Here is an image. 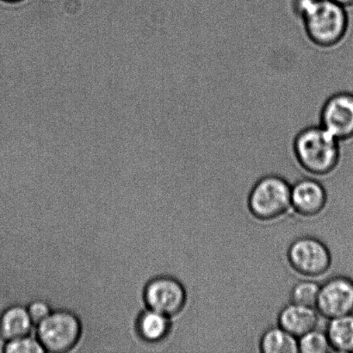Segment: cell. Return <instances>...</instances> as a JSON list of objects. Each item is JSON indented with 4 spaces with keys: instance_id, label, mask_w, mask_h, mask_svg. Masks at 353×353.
<instances>
[{
    "instance_id": "obj_5",
    "label": "cell",
    "mask_w": 353,
    "mask_h": 353,
    "mask_svg": "<svg viewBox=\"0 0 353 353\" xmlns=\"http://www.w3.org/2000/svg\"><path fill=\"white\" fill-rule=\"evenodd\" d=\"M81 334V323L75 314L65 310L51 312L37 324V339L45 351L65 352L77 343Z\"/></svg>"
},
{
    "instance_id": "obj_17",
    "label": "cell",
    "mask_w": 353,
    "mask_h": 353,
    "mask_svg": "<svg viewBox=\"0 0 353 353\" xmlns=\"http://www.w3.org/2000/svg\"><path fill=\"white\" fill-rule=\"evenodd\" d=\"M6 353H43L45 351L43 345L38 339L26 335L7 341L3 347Z\"/></svg>"
},
{
    "instance_id": "obj_9",
    "label": "cell",
    "mask_w": 353,
    "mask_h": 353,
    "mask_svg": "<svg viewBox=\"0 0 353 353\" xmlns=\"http://www.w3.org/2000/svg\"><path fill=\"white\" fill-rule=\"evenodd\" d=\"M292 209L304 217H313L323 212L327 202V193L316 179L303 178L292 185Z\"/></svg>"
},
{
    "instance_id": "obj_1",
    "label": "cell",
    "mask_w": 353,
    "mask_h": 353,
    "mask_svg": "<svg viewBox=\"0 0 353 353\" xmlns=\"http://www.w3.org/2000/svg\"><path fill=\"white\" fill-rule=\"evenodd\" d=\"M299 19L310 43L325 50L343 43L350 27L347 9L332 0H312Z\"/></svg>"
},
{
    "instance_id": "obj_2",
    "label": "cell",
    "mask_w": 353,
    "mask_h": 353,
    "mask_svg": "<svg viewBox=\"0 0 353 353\" xmlns=\"http://www.w3.org/2000/svg\"><path fill=\"white\" fill-rule=\"evenodd\" d=\"M297 163L310 174H332L340 164L341 141L321 125L304 128L293 141Z\"/></svg>"
},
{
    "instance_id": "obj_14",
    "label": "cell",
    "mask_w": 353,
    "mask_h": 353,
    "mask_svg": "<svg viewBox=\"0 0 353 353\" xmlns=\"http://www.w3.org/2000/svg\"><path fill=\"white\" fill-rule=\"evenodd\" d=\"M259 350L263 353H299V339L278 325L263 333Z\"/></svg>"
},
{
    "instance_id": "obj_10",
    "label": "cell",
    "mask_w": 353,
    "mask_h": 353,
    "mask_svg": "<svg viewBox=\"0 0 353 353\" xmlns=\"http://www.w3.org/2000/svg\"><path fill=\"white\" fill-rule=\"evenodd\" d=\"M319 313L316 307L300 305L290 302L283 307L278 316V325L299 339L316 328Z\"/></svg>"
},
{
    "instance_id": "obj_18",
    "label": "cell",
    "mask_w": 353,
    "mask_h": 353,
    "mask_svg": "<svg viewBox=\"0 0 353 353\" xmlns=\"http://www.w3.org/2000/svg\"><path fill=\"white\" fill-rule=\"evenodd\" d=\"M27 310L29 312L30 319L36 325L46 319L52 312L50 307L46 303L43 302V301H34V302L30 304Z\"/></svg>"
},
{
    "instance_id": "obj_11",
    "label": "cell",
    "mask_w": 353,
    "mask_h": 353,
    "mask_svg": "<svg viewBox=\"0 0 353 353\" xmlns=\"http://www.w3.org/2000/svg\"><path fill=\"white\" fill-rule=\"evenodd\" d=\"M33 324L26 307L12 306L0 317V335L6 341L26 336L32 330Z\"/></svg>"
},
{
    "instance_id": "obj_4",
    "label": "cell",
    "mask_w": 353,
    "mask_h": 353,
    "mask_svg": "<svg viewBox=\"0 0 353 353\" xmlns=\"http://www.w3.org/2000/svg\"><path fill=\"white\" fill-rule=\"evenodd\" d=\"M287 259L294 271L307 278L324 275L332 265L330 248L313 236L296 239L287 251Z\"/></svg>"
},
{
    "instance_id": "obj_6",
    "label": "cell",
    "mask_w": 353,
    "mask_h": 353,
    "mask_svg": "<svg viewBox=\"0 0 353 353\" xmlns=\"http://www.w3.org/2000/svg\"><path fill=\"white\" fill-rule=\"evenodd\" d=\"M320 125L341 143L353 139V92H338L321 107Z\"/></svg>"
},
{
    "instance_id": "obj_21",
    "label": "cell",
    "mask_w": 353,
    "mask_h": 353,
    "mask_svg": "<svg viewBox=\"0 0 353 353\" xmlns=\"http://www.w3.org/2000/svg\"><path fill=\"white\" fill-rule=\"evenodd\" d=\"M105 98H106V96H105ZM106 103H107V101H106ZM107 107H108V105H107ZM108 112H109V110H108ZM109 117H110V115H109ZM110 126H112V124H110ZM112 134H113V133H112ZM113 139H114V137H113Z\"/></svg>"
},
{
    "instance_id": "obj_7",
    "label": "cell",
    "mask_w": 353,
    "mask_h": 353,
    "mask_svg": "<svg viewBox=\"0 0 353 353\" xmlns=\"http://www.w3.org/2000/svg\"><path fill=\"white\" fill-rule=\"evenodd\" d=\"M316 309L328 320L352 314L353 280L342 275L327 279L320 286Z\"/></svg>"
},
{
    "instance_id": "obj_12",
    "label": "cell",
    "mask_w": 353,
    "mask_h": 353,
    "mask_svg": "<svg viewBox=\"0 0 353 353\" xmlns=\"http://www.w3.org/2000/svg\"><path fill=\"white\" fill-rule=\"evenodd\" d=\"M326 334L332 351L353 353V314L330 319Z\"/></svg>"
},
{
    "instance_id": "obj_19",
    "label": "cell",
    "mask_w": 353,
    "mask_h": 353,
    "mask_svg": "<svg viewBox=\"0 0 353 353\" xmlns=\"http://www.w3.org/2000/svg\"><path fill=\"white\" fill-rule=\"evenodd\" d=\"M332 1L338 3V5L343 6L345 9L351 8V7H353V0H332Z\"/></svg>"
},
{
    "instance_id": "obj_15",
    "label": "cell",
    "mask_w": 353,
    "mask_h": 353,
    "mask_svg": "<svg viewBox=\"0 0 353 353\" xmlns=\"http://www.w3.org/2000/svg\"><path fill=\"white\" fill-rule=\"evenodd\" d=\"M320 286L317 283L310 281V280H303V281L296 283L290 292L292 303L316 307Z\"/></svg>"
},
{
    "instance_id": "obj_16",
    "label": "cell",
    "mask_w": 353,
    "mask_h": 353,
    "mask_svg": "<svg viewBox=\"0 0 353 353\" xmlns=\"http://www.w3.org/2000/svg\"><path fill=\"white\" fill-rule=\"evenodd\" d=\"M299 350L302 353H326L332 351L326 333L316 328L299 338Z\"/></svg>"
},
{
    "instance_id": "obj_13",
    "label": "cell",
    "mask_w": 353,
    "mask_h": 353,
    "mask_svg": "<svg viewBox=\"0 0 353 353\" xmlns=\"http://www.w3.org/2000/svg\"><path fill=\"white\" fill-rule=\"evenodd\" d=\"M137 327L138 333L144 340L151 342L161 341L170 332V317L150 309L141 314Z\"/></svg>"
},
{
    "instance_id": "obj_8",
    "label": "cell",
    "mask_w": 353,
    "mask_h": 353,
    "mask_svg": "<svg viewBox=\"0 0 353 353\" xmlns=\"http://www.w3.org/2000/svg\"><path fill=\"white\" fill-rule=\"evenodd\" d=\"M186 300L185 287L172 276H159L152 280L145 290V301L150 309L169 317L181 312Z\"/></svg>"
},
{
    "instance_id": "obj_3",
    "label": "cell",
    "mask_w": 353,
    "mask_h": 353,
    "mask_svg": "<svg viewBox=\"0 0 353 353\" xmlns=\"http://www.w3.org/2000/svg\"><path fill=\"white\" fill-rule=\"evenodd\" d=\"M292 185L283 176L266 175L249 192L248 210L256 219L269 221L285 216L292 209Z\"/></svg>"
},
{
    "instance_id": "obj_20",
    "label": "cell",
    "mask_w": 353,
    "mask_h": 353,
    "mask_svg": "<svg viewBox=\"0 0 353 353\" xmlns=\"http://www.w3.org/2000/svg\"><path fill=\"white\" fill-rule=\"evenodd\" d=\"M5 1H8V2H17V1H19V0H5Z\"/></svg>"
}]
</instances>
